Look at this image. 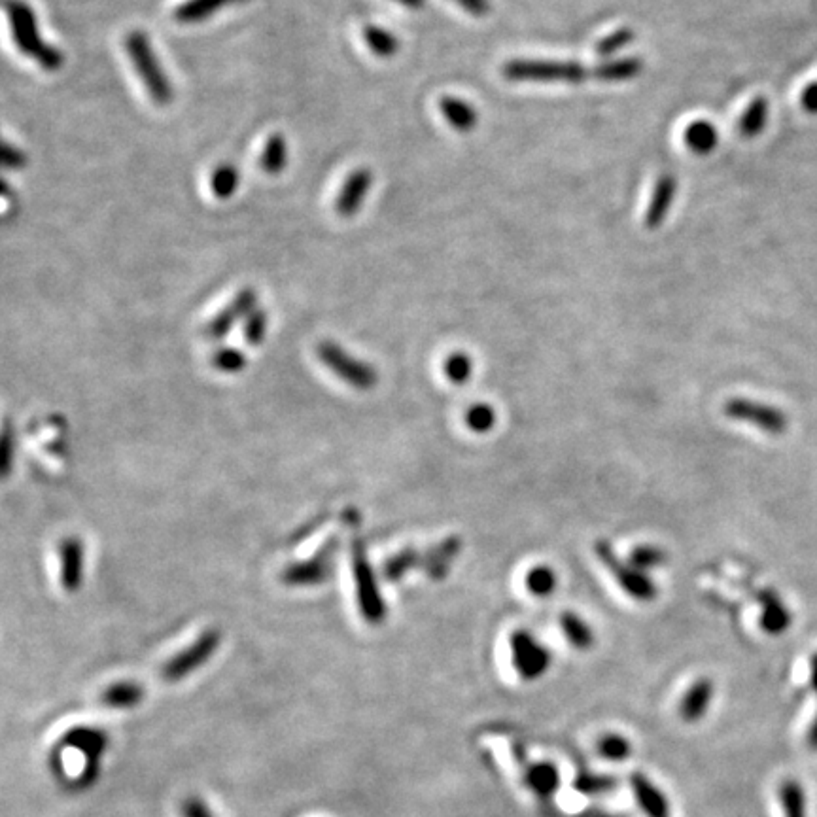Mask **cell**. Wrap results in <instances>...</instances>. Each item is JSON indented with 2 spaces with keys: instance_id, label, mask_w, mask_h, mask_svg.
<instances>
[{
  "instance_id": "1",
  "label": "cell",
  "mask_w": 817,
  "mask_h": 817,
  "mask_svg": "<svg viewBox=\"0 0 817 817\" xmlns=\"http://www.w3.org/2000/svg\"><path fill=\"white\" fill-rule=\"evenodd\" d=\"M4 8H6V16L10 23L12 38L19 52L27 57H33L42 69H61L65 57L59 50H55L48 42L42 40V36L38 33V23H36L33 8L25 4L23 0H8Z\"/></svg>"
},
{
  "instance_id": "2",
  "label": "cell",
  "mask_w": 817,
  "mask_h": 817,
  "mask_svg": "<svg viewBox=\"0 0 817 817\" xmlns=\"http://www.w3.org/2000/svg\"><path fill=\"white\" fill-rule=\"evenodd\" d=\"M509 82L538 84H581L591 78V72L575 61H543V59H513L504 65Z\"/></svg>"
},
{
  "instance_id": "3",
  "label": "cell",
  "mask_w": 817,
  "mask_h": 817,
  "mask_svg": "<svg viewBox=\"0 0 817 817\" xmlns=\"http://www.w3.org/2000/svg\"><path fill=\"white\" fill-rule=\"evenodd\" d=\"M125 50H127L133 67L139 72L142 84L148 89V95L156 101L157 105H169L173 101V86L165 70L161 69L159 59H157L148 36L142 35L139 31H133L125 38Z\"/></svg>"
},
{
  "instance_id": "4",
  "label": "cell",
  "mask_w": 817,
  "mask_h": 817,
  "mask_svg": "<svg viewBox=\"0 0 817 817\" xmlns=\"http://www.w3.org/2000/svg\"><path fill=\"white\" fill-rule=\"evenodd\" d=\"M352 574L362 617L369 625H381L386 617V604L377 583V575L367 558L366 545L360 538L352 541Z\"/></svg>"
},
{
  "instance_id": "5",
  "label": "cell",
  "mask_w": 817,
  "mask_h": 817,
  "mask_svg": "<svg viewBox=\"0 0 817 817\" xmlns=\"http://www.w3.org/2000/svg\"><path fill=\"white\" fill-rule=\"evenodd\" d=\"M222 644V632L216 628H209L201 632L192 644L186 645L182 651H178L169 661L161 666V679L165 683H178L182 679L192 676L199 668H203L207 662L216 655Z\"/></svg>"
},
{
  "instance_id": "6",
  "label": "cell",
  "mask_w": 817,
  "mask_h": 817,
  "mask_svg": "<svg viewBox=\"0 0 817 817\" xmlns=\"http://www.w3.org/2000/svg\"><path fill=\"white\" fill-rule=\"evenodd\" d=\"M320 362L330 369L335 377L356 390H371L379 383L375 367L364 360L352 356L345 348L333 341H324L316 347Z\"/></svg>"
},
{
  "instance_id": "7",
  "label": "cell",
  "mask_w": 817,
  "mask_h": 817,
  "mask_svg": "<svg viewBox=\"0 0 817 817\" xmlns=\"http://www.w3.org/2000/svg\"><path fill=\"white\" fill-rule=\"evenodd\" d=\"M341 551L339 538H330L313 557L294 562L280 572V581L286 587H316L330 581Z\"/></svg>"
},
{
  "instance_id": "8",
  "label": "cell",
  "mask_w": 817,
  "mask_h": 817,
  "mask_svg": "<svg viewBox=\"0 0 817 817\" xmlns=\"http://www.w3.org/2000/svg\"><path fill=\"white\" fill-rule=\"evenodd\" d=\"M63 748H72L80 751L84 755V770L78 776V780L74 785H78L80 789H87L91 787L95 780L99 778V770H101V759L108 749V734L103 729L97 727H74L70 729L63 740H61Z\"/></svg>"
},
{
  "instance_id": "9",
  "label": "cell",
  "mask_w": 817,
  "mask_h": 817,
  "mask_svg": "<svg viewBox=\"0 0 817 817\" xmlns=\"http://www.w3.org/2000/svg\"><path fill=\"white\" fill-rule=\"evenodd\" d=\"M596 555L600 558V562L609 570V574L615 577V581L623 587V591L632 596L634 600L640 602H651L657 596V585L651 577H647L645 572L638 570L636 566H632L630 562H625L615 555L613 547L609 545L608 541H596L594 547Z\"/></svg>"
},
{
  "instance_id": "10",
  "label": "cell",
  "mask_w": 817,
  "mask_h": 817,
  "mask_svg": "<svg viewBox=\"0 0 817 817\" xmlns=\"http://www.w3.org/2000/svg\"><path fill=\"white\" fill-rule=\"evenodd\" d=\"M511 662L515 672L526 681H536L551 668V651L530 632L517 630L509 636Z\"/></svg>"
},
{
  "instance_id": "11",
  "label": "cell",
  "mask_w": 817,
  "mask_h": 817,
  "mask_svg": "<svg viewBox=\"0 0 817 817\" xmlns=\"http://www.w3.org/2000/svg\"><path fill=\"white\" fill-rule=\"evenodd\" d=\"M725 415L738 422H748L766 434L778 435L787 430V417L782 411L761 401L734 398L725 405Z\"/></svg>"
},
{
  "instance_id": "12",
  "label": "cell",
  "mask_w": 817,
  "mask_h": 817,
  "mask_svg": "<svg viewBox=\"0 0 817 817\" xmlns=\"http://www.w3.org/2000/svg\"><path fill=\"white\" fill-rule=\"evenodd\" d=\"M59 558V583L65 591H80L84 583V568H86V549L84 541L78 536H67L57 545Z\"/></svg>"
},
{
  "instance_id": "13",
  "label": "cell",
  "mask_w": 817,
  "mask_h": 817,
  "mask_svg": "<svg viewBox=\"0 0 817 817\" xmlns=\"http://www.w3.org/2000/svg\"><path fill=\"white\" fill-rule=\"evenodd\" d=\"M256 303L258 294L252 288H244L205 326V337L209 341H222L241 320H246L248 314L256 311Z\"/></svg>"
},
{
  "instance_id": "14",
  "label": "cell",
  "mask_w": 817,
  "mask_h": 817,
  "mask_svg": "<svg viewBox=\"0 0 817 817\" xmlns=\"http://www.w3.org/2000/svg\"><path fill=\"white\" fill-rule=\"evenodd\" d=\"M462 551V539L458 536L435 543L432 547L420 551V572L428 575L434 581L445 579Z\"/></svg>"
},
{
  "instance_id": "15",
  "label": "cell",
  "mask_w": 817,
  "mask_h": 817,
  "mask_svg": "<svg viewBox=\"0 0 817 817\" xmlns=\"http://www.w3.org/2000/svg\"><path fill=\"white\" fill-rule=\"evenodd\" d=\"M371 186H373V173L369 169H358L350 174L337 197L335 209L339 212V216L352 218L364 205Z\"/></svg>"
},
{
  "instance_id": "16",
  "label": "cell",
  "mask_w": 817,
  "mask_h": 817,
  "mask_svg": "<svg viewBox=\"0 0 817 817\" xmlns=\"http://www.w3.org/2000/svg\"><path fill=\"white\" fill-rule=\"evenodd\" d=\"M676 190H678V180L672 174H664L659 178L653 195H651L647 212H645V226L649 229H657L661 226L674 203Z\"/></svg>"
},
{
  "instance_id": "17",
  "label": "cell",
  "mask_w": 817,
  "mask_h": 817,
  "mask_svg": "<svg viewBox=\"0 0 817 817\" xmlns=\"http://www.w3.org/2000/svg\"><path fill=\"white\" fill-rule=\"evenodd\" d=\"M713 700V683L710 679L700 678L696 679L695 683L689 687V691L683 696V700L679 702V715L683 721L687 723H696L700 721Z\"/></svg>"
},
{
  "instance_id": "18",
  "label": "cell",
  "mask_w": 817,
  "mask_h": 817,
  "mask_svg": "<svg viewBox=\"0 0 817 817\" xmlns=\"http://www.w3.org/2000/svg\"><path fill=\"white\" fill-rule=\"evenodd\" d=\"M630 783H632L634 797L638 800L645 817H670L668 800L655 783L647 780L644 774H634Z\"/></svg>"
},
{
  "instance_id": "19",
  "label": "cell",
  "mask_w": 817,
  "mask_h": 817,
  "mask_svg": "<svg viewBox=\"0 0 817 817\" xmlns=\"http://www.w3.org/2000/svg\"><path fill=\"white\" fill-rule=\"evenodd\" d=\"M142 700L144 687L131 679L116 681L101 693V704L110 710H131L137 708Z\"/></svg>"
},
{
  "instance_id": "20",
  "label": "cell",
  "mask_w": 817,
  "mask_h": 817,
  "mask_svg": "<svg viewBox=\"0 0 817 817\" xmlns=\"http://www.w3.org/2000/svg\"><path fill=\"white\" fill-rule=\"evenodd\" d=\"M642 70H644L642 57H623V59L600 63L596 69L592 70V78L600 82H628L640 76Z\"/></svg>"
},
{
  "instance_id": "21",
  "label": "cell",
  "mask_w": 817,
  "mask_h": 817,
  "mask_svg": "<svg viewBox=\"0 0 817 817\" xmlns=\"http://www.w3.org/2000/svg\"><path fill=\"white\" fill-rule=\"evenodd\" d=\"M439 108H441L445 120L449 122L452 129H456L460 133L473 131L477 127V123H479V114H477L475 106L468 103V101H464V99L443 97L441 103H439Z\"/></svg>"
},
{
  "instance_id": "22",
  "label": "cell",
  "mask_w": 817,
  "mask_h": 817,
  "mask_svg": "<svg viewBox=\"0 0 817 817\" xmlns=\"http://www.w3.org/2000/svg\"><path fill=\"white\" fill-rule=\"evenodd\" d=\"M763 602V615H761V626L768 634H782L791 626V613L783 606L782 600L774 592L761 594Z\"/></svg>"
},
{
  "instance_id": "23",
  "label": "cell",
  "mask_w": 817,
  "mask_h": 817,
  "mask_svg": "<svg viewBox=\"0 0 817 817\" xmlns=\"http://www.w3.org/2000/svg\"><path fill=\"white\" fill-rule=\"evenodd\" d=\"M415 570H420V549L415 547H405L400 553L384 560V579L390 583H400L401 579Z\"/></svg>"
},
{
  "instance_id": "24",
  "label": "cell",
  "mask_w": 817,
  "mask_h": 817,
  "mask_svg": "<svg viewBox=\"0 0 817 817\" xmlns=\"http://www.w3.org/2000/svg\"><path fill=\"white\" fill-rule=\"evenodd\" d=\"M526 783L539 797H551L560 785L557 766L551 763H538L526 768Z\"/></svg>"
},
{
  "instance_id": "25",
  "label": "cell",
  "mask_w": 817,
  "mask_h": 817,
  "mask_svg": "<svg viewBox=\"0 0 817 817\" xmlns=\"http://www.w3.org/2000/svg\"><path fill=\"white\" fill-rule=\"evenodd\" d=\"M560 626H562V630H564L568 642L574 645V647H577V649L587 651L589 647L594 645V630H592V626L589 625L581 615L572 613V611H566V613L560 617Z\"/></svg>"
},
{
  "instance_id": "26",
  "label": "cell",
  "mask_w": 817,
  "mask_h": 817,
  "mask_svg": "<svg viewBox=\"0 0 817 817\" xmlns=\"http://www.w3.org/2000/svg\"><path fill=\"white\" fill-rule=\"evenodd\" d=\"M18 449V434L10 418H4L0 424V481L8 479L14 471Z\"/></svg>"
},
{
  "instance_id": "27",
  "label": "cell",
  "mask_w": 817,
  "mask_h": 817,
  "mask_svg": "<svg viewBox=\"0 0 817 817\" xmlns=\"http://www.w3.org/2000/svg\"><path fill=\"white\" fill-rule=\"evenodd\" d=\"M233 2L237 0H188L176 10L174 18L180 23H199Z\"/></svg>"
},
{
  "instance_id": "28",
  "label": "cell",
  "mask_w": 817,
  "mask_h": 817,
  "mask_svg": "<svg viewBox=\"0 0 817 817\" xmlns=\"http://www.w3.org/2000/svg\"><path fill=\"white\" fill-rule=\"evenodd\" d=\"M717 140H719L717 129L713 127L712 123L704 122V120L691 123V125L687 127V131H685V142H687V146H689L695 154H700V156L710 154L713 148L717 146Z\"/></svg>"
},
{
  "instance_id": "29",
  "label": "cell",
  "mask_w": 817,
  "mask_h": 817,
  "mask_svg": "<svg viewBox=\"0 0 817 817\" xmlns=\"http://www.w3.org/2000/svg\"><path fill=\"white\" fill-rule=\"evenodd\" d=\"M260 163L261 169L267 174H280L286 169L288 142L280 133H275V135L269 137L265 148H263Z\"/></svg>"
},
{
  "instance_id": "30",
  "label": "cell",
  "mask_w": 817,
  "mask_h": 817,
  "mask_svg": "<svg viewBox=\"0 0 817 817\" xmlns=\"http://www.w3.org/2000/svg\"><path fill=\"white\" fill-rule=\"evenodd\" d=\"M780 804L785 817H808L806 795L797 780H785L780 785Z\"/></svg>"
},
{
  "instance_id": "31",
  "label": "cell",
  "mask_w": 817,
  "mask_h": 817,
  "mask_svg": "<svg viewBox=\"0 0 817 817\" xmlns=\"http://www.w3.org/2000/svg\"><path fill=\"white\" fill-rule=\"evenodd\" d=\"M364 38H366L369 50L375 53L377 57H392L400 50L398 36L386 31L384 27L367 25L366 29H364Z\"/></svg>"
},
{
  "instance_id": "32",
  "label": "cell",
  "mask_w": 817,
  "mask_h": 817,
  "mask_svg": "<svg viewBox=\"0 0 817 817\" xmlns=\"http://www.w3.org/2000/svg\"><path fill=\"white\" fill-rule=\"evenodd\" d=\"M241 182V174L235 165L222 163L218 169L210 176V190L218 199H229L233 193L237 192Z\"/></svg>"
},
{
  "instance_id": "33",
  "label": "cell",
  "mask_w": 817,
  "mask_h": 817,
  "mask_svg": "<svg viewBox=\"0 0 817 817\" xmlns=\"http://www.w3.org/2000/svg\"><path fill=\"white\" fill-rule=\"evenodd\" d=\"M524 583H526V589L530 594L539 596V598H547L557 589L558 577L553 568L536 566L526 574Z\"/></svg>"
},
{
  "instance_id": "34",
  "label": "cell",
  "mask_w": 817,
  "mask_h": 817,
  "mask_svg": "<svg viewBox=\"0 0 817 817\" xmlns=\"http://www.w3.org/2000/svg\"><path fill=\"white\" fill-rule=\"evenodd\" d=\"M596 749H598V753H600L602 759L613 761V763L626 761V759L630 757V753H632L630 742L626 740L625 736H621V734H617V732L604 734V736L598 740Z\"/></svg>"
},
{
  "instance_id": "35",
  "label": "cell",
  "mask_w": 817,
  "mask_h": 817,
  "mask_svg": "<svg viewBox=\"0 0 817 817\" xmlns=\"http://www.w3.org/2000/svg\"><path fill=\"white\" fill-rule=\"evenodd\" d=\"M766 116H768V103L763 97L755 99L748 110L744 112L742 120H740V133L744 137H755L765 129Z\"/></svg>"
},
{
  "instance_id": "36",
  "label": "cell",
  "mask_w": 817,
  "mask_h": 817,
  "mask_svg": "<svg viewBox=\"0 0 817 817\" xmlns=\"http://www.w3.org/2000/svg\"><path fill=\"white\" fill-rule=\"evenodd\" d=\"M496 411L488 403H475L466 411L464 420L473 434H488L496 426Z\"/></svg>"
},
{
  "instance_id": "37",
  "label": "cell",
  "mask_w": 817,
  "mask_h": 817,
  "mask_svg": "<svg viewBox=\"0 0 817 817\" xmlns=\"http://www.w3.org/2000/svg\"><path fill=\"white\" fill-rule=\"evenodd\" d=\"M443 371L452 384L470 383L473 375V358L466 352H454L445 360Z\"/></svg>"
},
{
  "instance_id": "38",
  "label": "cell",
  "mask_w": 817,
  "mask_h": 817,
  "mask_svg": "<svg viewBox=\"0 0 817 817\" xmlns=\"http://www.w3.org/2000/svg\"><path fill=\"white\" fill-rule=\"evenodd\" d=\"M210 362L218 371L233 375V373L243 371L244 366H246V356L237 348L222 347L212 354Z\"/></svg>"
},
{
  "instance_id": "39",
  "label": "cell",
  "mask_w": 817,
  "mask_h": 817,
  "mask_svg": "<svg viewBox=\"0 0 817 817\" xmlns=\"http://www.w3.org/2000/svg\"><path fill=\"white\" fill-rule=\"evenodd\" d=\"M664 560H666V553L655 545H640L630 553V558H628V562L642 572L661 566Z\"/></svg>"
},
{
  "instance_id": "40",
  "label": "cell",
  "mask_w": 817,
  "mask_h": 817,
  "mask_svg": "<svg viewBox=\"0 0 817 817\" xmlns=\"http://www.w3.org/2000/svg\"><path fill=\"white\" fill-rule=\"evenodd\" d=\"M634 40H636V33H634L632 29H628V27L617 29L615 33H611V35L606 36V38H602V40L596 44V53H598L600 57H611V55L621 52L623 48H626V46H628L630 42H634Z\"/></svg>"
},
{
  "instance_id": "41",
  "label": "cell",
  "mask_w": 817,
  "mask_h": 817,
  "mask_svg": "<svg viewBox=\"0 0 817 817\" xmlns=\"http://www.w3.org/2000/svg\"><path fill=\"white\" fill-rule=\"evenodd\" d=\"M267 333V313L256 309L246 316L244 320V339L248 345H261Z\"/></svg>"
},
{
  "instance_id": "42",
  "label": "cell",
  "mask_w": 817,
  "mask_h": 817,
  "mask_svg": "<svg viewBox=\"0 0 817 817\" xmlns=\"http://www.w3.org/2000/svg\"><path fill=\"white\" fill-rule=\"evenodd\" d=\"M615 785L611 778L606 776H594V774H581L575 782V789L587 795H596V793H604Z\"/></svg>"
},
{
  "instance_id": "43",
  "label": "cell",
  "mask_w": 817,
  "mask_h": 817,
  "mask_svg": "<svg viewBox=\"0 0 817 817\" xmlns=\"http://www.w3.org/2000/svg\"><path fill=\"white\" fill-rule=\"evenodd\" d=\"M27 163L25 154L0 140V169H23Z\"/></svg>"
},
{
  "instance_id": "44",
  "label": "cell",
  "mask_w": 817,
  "mask_h": 817,
  "mask_svg": "<svg viewBox=\"0 0 817 817\" xmlns=\"http://www.w3.org/2000/svg\"><path fill=\"white\" fill-rule=\"evenodd\" d=\"M182 817H216L209 804L201 797H188L182 802Z\"/></svg>"
},
{
  "instance_id": "45",
  "label": "cell",
  "mask_w": 817,
  "mask_h": 817,
  "mask_svg": "<svg viewBox=\"0 0 817 817\" xmlns=\"http://www.w3.org/2000/svg\"><path fill=\"white\" fill-rule=\"evenodd\" d=\"M456 2L477 18H483L488 12L487 0H456Z\"/></svg>"
},
{
  "instance_id": "46",
  "label": "cell",
  "mask_w": 817,
  "mask_h": 817,
  "mask_svg": "<svg viewBox=\"0 0 817 817\" xmlns=\"http://www.w3.org/2000/svg\"><path fill=\"white\" fill-rule=\"evenodd\" d=\"M800 101H802V106H804L808 112L817 114V82L816 84H810V86L802 91Z\"/></svg>"
},
{
  "instance_id": "47",
  "label": "cell",
  "mask_w": 817,
  "mask_h": 817,
  "mask_svg": "<svg viewBox=\"0 0 817 817\" xmlns=\"http://www.w3.org/2000/svg\"><path fill=\"white\" fill-rule=\"evenodd\" d=\"M808 746L817 751V715L816 719L812 721V725H810V731H808Z\"/></svg>"
},
{
  "instance_id": "48",
  "label": "cell",
  "mask_w": 817,
  "mask_h": 817,
  "mask_svg": "<svg viewBox=\"0 0 817 817\" xmlns=\"http://www.w3.org/2000/svg\"><path fill=\"white\" fill-rule=\"evenodd\" d=\"M810 683H812V689L817 693V653L810 662Z\"/></svg>"
},
{
  "instance_id": "49",
  "label": "cell",
  "mask_w": 817,
  "mask_h": 817,
  "mask_svg": "<svg viewBox=\"0 0 817 817\" xmlns=\"http://www.w3.org/2000/svg\"><path fill=\"white\" fill-rule=\"evenodd\" d=\"M396 2H400V4L411 8V10H418V8L424 6V0H396Z\"/></svg>"
}]
</instances>
